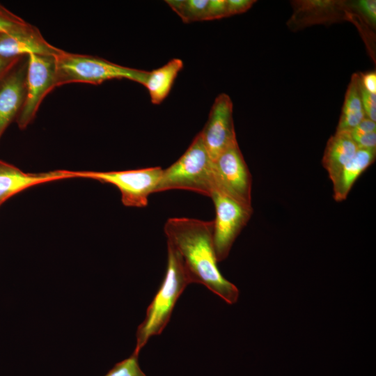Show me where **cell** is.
I'll return each mask as SVG.
<instances>
[{
  "mask_svg": "<svg viewBox=\"0 0 376 376\" xmlns=\"http://www.w3.org/2000/svg\"><path fill=\"white\" fill-rule=\"evenodd\" d=\"M227 17L226 0H210L207 7V20Z\"/></svg>",
  "mask_w": 376,
  "mask_h": 376,
  "instance_id": "obj_23",
  "label": "cell"
},
{
  "mask_svg": "<svg viewBox=\"0 0 376 376\" xmlns=\"http://www.w3.org/2000/svg\"><path fill=\"white\" fill-rule=\"evenodd\" d=\"M350 132L358 148L376 150V132H360L352 130Z\"/></svg>",
  "mask_w": 376,
  "mask_h": 376,
  "instance_id": "obj_20",
  "label": "cell"
},
{
  "mask_svg": "<svg viewBox=\"0 0 376 376\" xmlns=\"http://www.w3.org/2000/svg\"><path fill=\"white\" fill-rule=\"evenodd\" d=\"M190 284L181 258L177 251L167 244V267L163 281L149 304L143 321L136 331L134 352L139 354L153 336L159 335L167 325L173 308Z\"/></svg>",
  "mask_w": 376,
  "mask_h": 376,
  "instance_id": "obj_2",
  "label": "cell"
},
{
  "mask_svg": "<svg viewBox=\"0 0 376 376\" xmlns=\"http://www.w3.org/2000/svg\"><path fill=\"white\" fill-rule=\"evenodd\" d=\"M353 130L360 132H376V122L365 117Z\"/></svg>",
  "mask_w": 376,
  "mask_h": 376,
  "instance_id": "obj_27",
  "label": "cell"
},
{
  "mask_svg": "<svg viewBox=\"0 0 376 376\" xmlns=\"http://www.w3.org/2000/svg\"><path fill=\"white\" fill-rule=\"evenodd\" d=\"M26 22L0 3V33L10 31Z\"/></svg>",
  "mask_w": 376,
  "mask_h": 376,
  "instance_id": "obj_19",
  "label": "cell"
},
{
  "mask_svg": "<svg viewBox=\"0 0 376 376\" xmlns=\"http://www.w3.org/2000/svg\"><path fill=\"white\" fill-rule=\"evenodd\" d=\"M360 93L366 117L376 122V94L366 91L361 87V84Z\"/></svg>",
  "mask_w": 376,
  "mask_h": 376,
  "instance_id": "obj_21",
  "label": "cell"
},
{
  "mask_svg": "<svg viewBox=\"0 0 376 376\" xmlns=\"http://www.w3.org/2000/svg\"><path fill=\"white\" fill-rule=\"evenodd\" d=\"M20 57L4 58L0 56V79L12 69Z\"/></svg>",
  "mask_w": 376,
  "mask_h": 376,
  "instance_id": "obj_26",
  "label": "cell"
},
{
  "mask_svg": "<svg viewBox=\"0 0 376 376\" xmlns=\"http://www.w3.org/2000/svg\"><path fill=\"white\" fill-rule=\"evenodd\" d=\"M213 228V220L172 217L166 221L164 230L167 244L180 256L190 283L202 284L226 303L233 304L240 292L218 269Z\"/></svg>",
  "mask_w": 376,
  "mask_h": 376,
  "instance_id": "obj_1",
  "label": "cell"
},
{
  "mask_svg": "<svg viewBox=\"0 0 376 376\" xmlns=\"http://www.w3.org/2000/svg\"><path fill=\"white\" fill-rule=\"evenodd\" d=\"M104 376H146L139 363V354L133 352L128 358L117 363Z\"/></svg>",
  "mask_w": 376,
  "mask_h": 376,
  "instance_id": "obj_18",
  "label": "cell"
},
{
  "mask_svg": "<svg viewBox=\"0 0 376 376\" xmlns=\"http://www.w3.org/2000/svg\"><path fill=\"white\" fill-rule=\"evenodd\" d=\"M166 2L186 23L207 20L209 0H170Z\"/></svg>",
  "mask_w": 376,
  "mask_h": 376,
  "instance_id": "obj_17",
  "label": "cell"
},
{
  "mask_svg": "<svg viewBox=\"0 0 376 376\" xmlns=\"http://www.w3.org/2000/svg\"><path fill=\"white\" fill-rule=\"evenodd\" d=\"M358 148L348 131H336L328 140L322 166L330 180L334 181L343 166L354 157Z\"/></svg>",
  "mask_w": 376,
  "mask_h": 376,
  "instance_id": "obj_13",
  "label": "cell"
},
{
  "mask_svg": "<svg viewBox=\"0 0 376 376\" xmlns=\"http://www.w3.org/2000/svg\"><path fill=\"white\" fill-rule=\"evenodd\" d=\"M360 84L366 91L376 94V72L370 71L359 75Z\"/></svg>",
  "mask_w": 376,
  "mask_h": 376,
  "instance_id": "obj_25",
  "label": "cell"
},
{
  "mask_svg": "<svg viewBox=\"0 0 376 376\" xmlns=\"http://www.w3.org/2000/svg\"><path fill=\"white\" fill-rule=\"evenodd\" d=\"M27 66L28 56H22L0 79V139L9 125L16 120L23 105Z\"/></svg>",
  "mask_w": 376,
  "mask_h": 376,
  "instance_id": "obj_10",
  "label": "cell"
},
{
  "mask_svg": "<svg viewBox=\"0 0 376 376\" xmlns=\"http://www.w3.org/2000/svg\"><path fill=\"white\" fill-rule=\"evenodd\" d=\"M172 189L192 191L208 197L218 191L214 161L200 133L175 163L163 169L155 193Z\"/></svg>",
  "mask_w": 376,
  "mask_h": 376,
  "instance_id": "obj_3",
  "label": "cell"
},
{
  "mask_svg": "<svg viewBox=\"0 0 376 376\" xmlns=\"http://www.w3.org/2000/svg\"><path fill=\"white\" fill-rule=\"evenodd\" d=\"M182 68L181 59L173 58L161 68L149 72L143 86L148 89L152 104H159L167 97Z\"/></svg>",
  "mask_w": 376,
  "mask_h": 376,
  "instance_id": "obj_15",
  "label": "cell"
},
{
  "mask_svg": "<svg viewBox=\"0 0 376 376\" xmlns=\"http://www.w3.org/2000/svg\"><path fill=\"white\" fill-rule=\"evenodd\" d=\"M75 178V172L57 170L45 173H25L0 160V205L12 196L34 185Z\"/></svg>",
  "mask_w": 376,
  "mask_h": 376,
  "instance_id": "obj_12",
  "label": "cell"
},
{
  "mask_svg": "<svg viewBox=\"0 0 376 376\" xmlns=\"http://www.w3.org/2000/svg\"><path fill=\"white\" fill-rule=\"evenodd\" d=\"M74 172L75 178L96 180L116 186L121 194V201L125 206L143 207L148 205L149 195L155 193L163 169L155 166L120 171Z\"/></svg>",
  "mask_w": 376,
  "mask_h": 376,
  "instance_id": "obj_5",
  "label": "cell"
},
{
  "mask_svg": "<svg viewBox=\"0 0 376 376\" xmlns=\"http://www.w3.org/2000/svg\"><path fill=\"white\" fill-rule=\"evenodd\" d=\"M365 117L361 98L359 74L354 73L345 92L336 131L350 132Z\"/></svg>",
  "mask_w": 376,
  "mask_h": 376,
  "instance_id": "obj_16",
  "label": "cell"
},
{
  "mask_svg": "<svg viewBox=\"0 0 376 376\" xmlns=\"http://www.w3.org/2000/svg\"><path fill=\"white\" fill-rule=\"evenodd\" d=\"M218 191L251 206L252 177L237 141L214 161Z\"/></svg>",
  "mask_w": 376,
  "mask_h": 376,
  "instance_id": "obj_8",
  "label": "cell"
},
{
  "mask_svg": "<svg viewBox=\"0 0 376 376\" xmlns=\"http://www.w3.org/2000/svg\"><path fill=\"white\" fill-rule=\"evenodd\" d=\"M356 5L365 18L375 26L376 23V1L359 0L356 2Z\"/></svg>",
  "mask_w": 376,
  "mask_h": 376,
  "instance_id": "obj_22",
  "label": "cell"
},
{
  "mask_svg": "<svg viewBox=\"0 0 376 376\" xmlns=\"http://www.w3.org/2000/svg\"><path fill=\"white\" fill-rule=\"evenodd\" d=\"M210 198L215 208L214 246L217 262H221L228 257L235 240L249 222L253 208L218 191Z\"/></svg>",
  "mask_w": 376,
  "mask_h": 376,
  "instance_id": "obj_6",
  "label": "cell"
},
{
  "mask_svg": "<svg viewBox=\"0 0 376 376\" xmlns=\"http://www.w3.org/2000/svg\"><path fill=\"white\" fill-rule=\"evenodd\" d=\"M55 88V57L28 55L26 95L15 120L19 129H26L34 120L44 98Z\"/></svg>",
  "mask_w": 376,
  "mask_h": 376,
  "instance_id": "obj_7",
  "label": "cell"
},
{
  "mask_svg": "<svg viewBox=\"0 0 376 376\" xmlns=\"http://www.w3.org/2000/svg\"><path fill=\"white\" fill-rule=\"evenodd\" d=\"M255 2L253 0H226L227 17L246 12Z\"/></svg>",
  "mask_w": 376,
  "mask_h": 376,
  "instance_id": "obj_24",
  "label": "cell"
},
{
  "mask_svg": "<svg viewBox=\"0 0 376 376\" xmlns=\"http://www.w3.org/2000/svg\"><path fill=\"white\" fill-rule=\"evenodd\" d=\"M233 102L226 93L214 100L208 119L199 132L212 161L237 142L233 117Z\"/></svg>",
  "mask_w": 376,
  "mask_h": 376,
  "instance_id": "obj_9",
  "label": "cell"
},
{
  "mask_svg": "<svg viewBox=\"0 0 376 376\" xmlns=\"http://www.w3.org/2000/svg\"><path fill=\"white\" fill-rule=\"evenodd\" d=\"M376 158V150L358 148L354 157L340 170L333 183L334 198L338 202L345 200L359 176Z\"/></svg>",
  "mask_w": 376,
  "mask_h": 376,
  "instance_id": "obj_14",
  "label": "cell"
},
{
  "mask_svg": "<svg viewBox=\"0 0 376 376\" xmlns=\"http://www.w3.org/2000/svg\"><path fill=\"white\" fill-rule=\"evenodd\" d=\"M62 49L49 44L40 30L27 22L6 33H0V56L16 58L29 54L56 57Z\"/></svg>",
  "mask_w": 376,
  "mask_h": 376,
  "instance_id": "obj_11",
  "label": "cell"
},
{
  "mask_svg": "<svg viewBox=\"0 0 376 376\" xmlns=\"http://www.w3.org/2000/svg\"><path fill=\"white\" fill-rule=\"evenodd\" d=\"M56 87L72 83L99 85L113 79H127L144 85L149 71L120 65L104 58L65 51L55 57Z\"/></svg>",
  "mask_w": 376,
  "mask_h": 376,
  "instance_id": "obj_4",
  "label": "cell"
}]
</instances>
